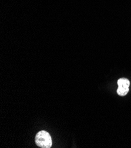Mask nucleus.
<instances>
[{"label":"nucleus","mask_w":131,"mask_h":148,"mask_svg":"<svg viewBox=\"0 0 131 148\" xmlns=\"http://www.w3.org/2000/svg\"><path fill=\"white\" fill-rule=\"evenodd\" d=\"M36 145L42 148H50L52 146V139L50 135L45 130L39 131L35 136Z\"/></svg>","instance_id":"1"},{"label":"nucleus","mask_w":131,"mask_h":148,"mask_svg":"<svg viewBox=\"0 0 131 148\" xmlns=\"http://www.w3.org/2000/svg\"><path fill=\"white\" fill-rule=\"evenodd\" d=\"M118 95L120 96H126L129 92V87L130 86L129 80L126 78H121L118 80Z\"/></svg>","instance_id":"2"}]
</instances>
